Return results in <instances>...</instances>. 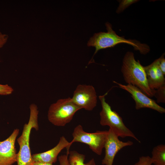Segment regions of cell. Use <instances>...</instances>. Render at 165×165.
Listing matches in <instances>:
<instances>
[{
  "instance_id": "cell-21",
  "label": "cell",
  "mask_w": 165,
  "mask_h": 165,
  "mask_svg": "<svg viewBox=\"0 0 165 165\" xmlns=\"http://www.w3.org/2000/svg\"><path fill=\"white\" fill-rule=\"evenodd\" d=\"M8 38L7 35L3 34L0 31V49L6 44Z\"/></svg>"
},
{
  "instance_id": "cell-4",
  "label": "cell",
  "mask_w": 165,
  "mask_h": 165,
  "mask_svg": "<svg viewBox=\"0 0 165 165\" xmlns=\"http://www.w3.org/2000/svg\"><path fill=\"white\" fill-rule=\"evenodd\" d=\"M107 94L106 93L99 96L102 107L100 113V124L109 126L118 137H130L140 142L132 132L125 126L121 117L115 111L112 110L106 101L105 97Z\"/></svg>"
},
{
  "instance_id": "cell-11",
  "label": "cell",
  "mask_w": 165,
  "mask_h": 165,
  "mask_svg": "<svg viewBox=\"0 0 165 165\" xmlns=\"http://www.w3.org/2000/svg\"><path fill=\"white\" fill-rule=\"evenodd\" d=\"M70 142L65 138L62 136L60 139L57 145L54 147L46 152L32 155V157L34 162L53 164L57 160V157L59 154L64 148L67 149V153L69 152Z\"/></svg>"
},
{
  "instance_id": "cell-15",
  "label": "cell",
  "mask_w": 165,
  "mask_h": 165,
  "mask_svg": "<svg viewBox=\"0 0 165 165\" xmlns=\"http://www.w3.org/2000/svg\"><path fill=\"white\" fill-rule=\"evenodd\" d=\"M153 96L156 98L157 103H165V85L156 90H154Z\"/></svg>"
},
{
  "instance_id": "cell-20",
  "label": "cell",
  "mask_w": 165,
  "mask_h": 165,
  "mask_svg": "<svg viewBox=\"0 0 165 165\" xmlns=\"http://www.w3.org/2000/svg\"><path fill=\"white\" fill-rule=\"evenodd\" d=\"M68 154L61 155L58 157V161L60 165H68Z\"/></svg>"
},
{
  "instance_id": "cell-14",
  "label": "cell",
  "mask_w": 165,
  "mask_h": 165,
  "mask_svg": "<svg viewBox=\"0 0 165 165\" xmlns=\"http://www.w3.org/2000/svg\"><path fill=\"white\" fill-rule=\"evenodd\" d=\"M68 155V165H96L93 158L88 162L84 163L85 156L79 153L76 151L73 150L69 151Z\"/></svg>"
},
{
  "instance_id": "cell-1",
  "label": "cell",
  "mask_w": 165,
  "mask_h": 165,
  "mask_svg": "<svg viewBox=\"0 0 165 165\" xmlns=\"http://www.w3.org/2000/svg\"><path fill=\"white\" fill-rule=\"evenodd\" d=\"M105 25L107 32L95 33L88 42V46L95 48L93 56L101 50L112 47L120 43H126L131 46L134 50L138 51L143 55H146L149 52L150 47L146 44L141 43L136 40L127 39L124 37L120 36L113 30L110 23L107 22Z\"/></svg>"
},
{
  "instance_id": "cell-5",
  "label": "cell",
  "mask_w": 165,
  "mask_h": 165,
  "mask_svg": "<svg viewBox=\"0 0 165 165\" xmlns=\"http://www.w3.org/2000/svg\"><path fill=\"white\" fill-rule=\"evenodd\" d=\"M81 109L71 98L60 99L50 105L48 112V119L55 126H64L71 121L75 113Z\"/></svg>"
},
{
  "instance_id": "cell-9",
  "label": "cell",
  "mask_w": 165,
  "mask_h": 165,
  "mask_svg": "<svg viewBox=\"0 0 165 165\" xmlns=\"http://www.w3.org/2000/svg\"><path fill=\"white\" fill-rule=\"evenodd\" d=\"M104 148L105 156L102 160L103 165H112L114 160L117 152L123 148L133 145L130 141L124 142L120 140L118 137L109 128Z\"/></svg>"
},
{
  "instance_id": "cell-23",
  "label": "cell",
  "mask_w": 165,
  "mask_h": 165,
  "mask_svg": "<svg viewBox=\"0 0 165 165\" xmlns=\"http://www.w3.org/2000/svg\"><path fill=\"white\" fill-rule=\"evenodd\" d=\"M151 165H154L152 164Z\"/></svg>"
},
{
  "instance_id": "cell-13",
  "label": "cell",
  "mask_w": 165,
  "mask_h": 165,
  "mask_svg": "<svg viewBox=\"0 0 165 165\" xmlns=\"http://www.w3.org/2000/svg\"><path fill=\"white\" fill-rule=\"evenodd\" d=\"M151 157L152 164L154 165H165V145L160 144L153 149Z\"/></svg>"
},
{
  "instance_id": "cell-3",
  "label": "cell",
  "mask_w": 165,
  "mask_h": 165,
  "mask_svg": "<svg viewBox=\"0 0 165 165\" xmlns=\"http://www.w3.org/2000/svg\"><path fill=\"white\" fill-rule=\"evenodd\" d=\"M29 109L28 122L24 125L22 134L17 139L20 147L17 153V165H33L34 163L30 148V138L32 129H34L36 130L39 129V111L37 105L34 103L30 105Z\"/></svg>"
},
{
  "instance_id": "cell-6",
  "label": "cell",
  "mask_w": 165,
  "mask_h": 165,
  "mask_svg": "<svg viewBox=\"0 0 165 165\" xmlns=\"http://www.w3.org/2000/svg\"><path fill=\"white\" fill-rule=\"evenodd\" d=\"M108 131L97 130L95 132H86L82 126L79 125L74 128L72 134L73 139L70 142V147L75 142H79L88 145L90 148L97 154L101 155L106 141Z\"/></svg>"
},
{
  "instance_id": "cell-8",
  "label": "cell",
  "mask_w": 165,
  "mask_h": 165,
  "mask_svg": "<svg viewBox=\"0 0 165 165\" xmlns=\"http://www.w3.org/2000/svg\"><path fill=\"white\" fill-rule=\"evenodd\" d=\"M119 87L129 92L135 101L137 110L148 108L155 110L161 113L165 112V109L158 105L156 101L148 97L138 88L130 84L125 85L113 81Z\"/></svg>"
},
{
  "instance_id": "cell-17",
  "label": "cell",
  "mask_w": 165,
  "mask_h": 165,
  "mask_svg": "<svg viewBox=\"0 0 165 165\" xmlns=\"http://www.w3.org/2000/svg\"><path fill=\"white\" fill-rule=\"evenodd\" d=\"M13 88L8 84H0V95H8L13 92Z\"/></svg>"
},
{
  "instance_id": "cell-2",
  "label": "cell",
  "mask_w": 165,
  "mask_h": 165,
  "mask_svg": "<svg viewBox=\"0 0 165 165\" xmlns=\"http://www.w3.org/2000/svg\"><path fill=\"white\" fill-rule=\"evenodd\" d=\"M121 71L127 84L137 87L149 97L153 96L154 90H151L148 86L144 67L135 60L133 52L127 51L125 54Z\"/></svg>"
},
{
  "instance_id": "cell-24",
  "label": "cell",
  "mask_w": 165,
  "mask_h": 165,
  "mask_svg": "<svg viewBox=\"0 0 165 165\" xmlns=\"http://www.w3.org/2000/svg\"></svg>"
},
{
  "instance_id": "cell-18",
  "label": "cell",
  "mask_w": 165,
  "mask_h": 165,
  "mask_svg": "<svg viewBox=\"0 0 165 165\" xmlns=\"http://www.w3.org/2000/svg\"><path fill=\"white\" fill-rule=\"evenodd\" d=\"M151 157L149 156H141L138 161L134 165H151Z\"/></svg>"
},
{
  "instance_id": "cell-19",
  "label": "cell",
  "mask_w": 165,
  "mask_h": 165,
  "mask_svg": "<svg viewBox=\"0 0 165 165\" xmlns=\"http://www.w3.org/2000/svg\"><path fill=\"white\" fill-rule=\"evenodd\" d=\"M164 54H163L159 58L155 60L159 68L163 74L165 75V59Z\"/></svg>"
},
{
  "instance_id": "cell-16",
  "label": "cell",
  "mask_w": 165,
  "mask_h": 165,
  "mask_svg": "<svg viewBox=\"0 0 165 165\" xmlns=\"http://www.w3.org/2000/svg\"><path fill=\"white\" fill-rule=\"evenodd\" d=\"M118 1L119 4L116 11L117 14L122 13L131 5L138 2L139 0H122Z\"/></svg>"
},
{
  "instance_id": "cell-7",
  "label": "cell",
  "mask_w": 165,
  "mask_h": 165,
  "mask_svg": "<svg viewBox=\"0 0 165 165\" xmlns=\"http://www.w3.org/2000/svg\"><path fill=\"white\" fill-rule=\"evenodd\" d=\"M97 98L95 90L92 86L79 85L72 99L74 103L81 109L90 111L96 106Z\"/></svg>"
},
{
  "instance_id": "cell-12",
  "label": "cell",
  "mask_w": 165,
  "mask_h": 165,
  "mask_svg": "<svg viewBox=\"0 0 165 165\" xmlns=\"http://www.w3.org/2000/svg\"><path fill=\"white\" fill-rule=\"evenodd\" d=\"M144 68L148 85L151 90H156L165 85L164 75L155 60Z\"/></svg>"
},
{
  "instance_id": "cell-10",
  "label": "cell",
  "mask_w": 165,
  "mask_h": 165,
  "mask_svg": "<svg viewBox=\"0 0 165 165\" xmlns=\"http://www.w3.org/2000/svg\"><path fill=\"white\" fill-rule=\"evenodd\" d=\"M19 133V129H14L7 138L0 141V165H12L17 162L15 143Z\"/></svg>"
},
{
  "instance_id": "cell-22",
  "label": "cell",
  "mask_w": 165,
  "mask_h": 165,
  "mask_svg": "<svg viewBox=\"0 0 165 165\" xmlns=\"http://www.w3.org/2000/svg\"><path fill=\"white\" fill-rule=\"evenodd\" d=\"M33 165H53V164L39 162H34Z\"/></svg>"
}]
</instances>
